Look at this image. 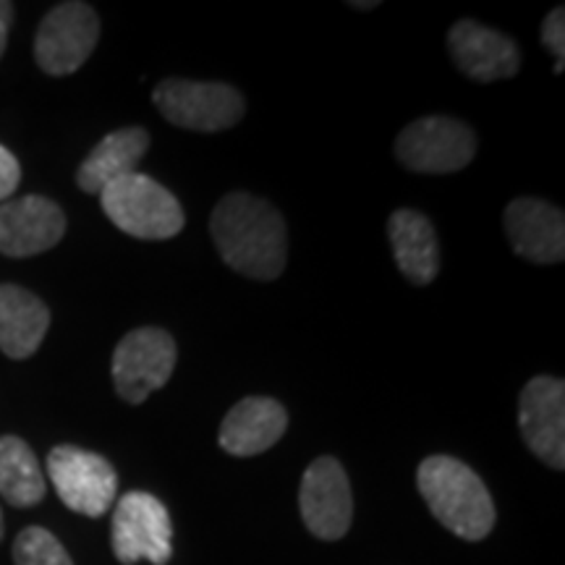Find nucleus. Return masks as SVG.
Instances as JSON below:
<instances>
[{
    "label": "nucleus",
    "mask_w": 565,
    "mask_h": 565,
    "mask_svg": "<svg viewBox=\"0 0 565 565\" xmlns=\"http://www.w3.org/2000/svg\"><path fill=\"white\" fill-rule=\"evenodd\" d=\"M210 233L231 270L252 280H275L286 270V221L267 200L233 192L215 204Z\"/></svg>",
    "instance_id": "obj_1"
},
{
    "label": "nucleus",
    "mask_w": 565,
    "mask_h": 565,
    "mask_svg": "<svg viewBox=\"0 0 565 565\" xmlns=\"http://www.w3.org/2000/svg\"><path fill=\"white\" fill-rule=\"evenodd\" d=\"M416 484L424 503L450 534L466 542H479L494 526V503L487 484L463 461L454 456L424 458L416 471Z\"/></svg>",
    "instance_id": "obj_2"
},
{
    "label": "nucleus",
    "mask_w": 565,
    "mask_h": 565,
    "mask_svg": "<svg viewBox=\"0 0 565 565\" xmlns=\"http://www.w3.org/2000/svg\"><path fill=\"white\" fill-rule=\"evenodd\" d=\"M100 202L110 223L134 238L166 242L183 231V207L162 183L150 175L129 173L100 192Z\"/></svg>",
    "instance_id": "obj_3"
},
{
    "label": "nucleus",
    "mask_w": 565,
    "mask_h": 565,
    "mask_svg": "<svg viewBox=\"0 0 565 565\" xmlns=\"http://www.w3.org/2000/svg\"><path fill=\"white\" fill-rule=\"evenodd\" d=\"M152 103L168 124L202 134L231 129L246 110L242 92L223 82L166 79L154 87Z\"/></svg>",
    "instance_id": "obj_4"
},
{
    "label": "nucleus",
    "mask_w": 565,
    "mask_h": 565,
    "mask_svg": "<svg viewBox=\"0 0 565 565\" xmlns=\"http://www.w3.org/2000/svg\"><path fill=\"white\" fill-rule=\"evenodd\" d=\"M47 477L74 513L100 519L116 503L118 475L108 458L76 445H58L47 456Z\"/></svg>",
    "instance_id": "obj_5"
},
{
    "label": "nucleus",
    "mask_w": 565,
    "mask_h": 565,
    "mask_svg": "<svg viewBox=\"0 0 565 565\" xmlns=\"http://www.w3.org/2000/svg\"><path fill=\"white\" fill-rule=\"evenodd\" d=\"M110 545L124 565L139 561L166 565L173 555L171 513L150 492H126L113 513Z\"/></svg>",
    "instance_id": "obj_6"
},
{
    "label": "nucleus",
    "mask_w": 565,
    "mask_h": 565,
    "mask_svg": "<svg viewBox=\"0 0 565 565\" xmlns=\"http://www.w3.org/2000/svg\"><path fill=\"white\" fill-rule=\"evenodd\" d=\"M395 154L414 173H456L475 160L477 134L458 118L427 116L398 134Z\"/></svg>",
    "instance_id": "obj_7"
},
{
    "label": "nucleus",
    "mask_w": 565,
    "mask_h": 565,
    "mask_svg": "<svg viewBox=\"0 0 565 565\" xmlns=\"http://www.w3.org/2000/svg\"><path fill=\"white\" fill-rule=\"evenodd\" d=\"M100 40V19L92 6L71 0L42 19L34 38L38 66L51 76H68L79 71Z\"/></svg>",
    "instance_id": "obj_8"
},
{
    "label": "nucleus",
    "mask_w": 565,
    "mask_h": 565,
    "mask_svg": "<svg viewBox=\"0 0 565 565\" xmlns=\"http://www.w3.org/2000/svg\"><path fill=\"white\" fill-rule=\"evenodd\" d=\"M175 366V341L162 328H137L116 345L113 383L124 401L145 404L147 395L166 387Z\"/></svg>",
    "instance_id": "obj_9"
},
{
    "label": "nucleus",
    "mask_w": 565,
    "mask_h": 565,
    "mask_svg": "<svg viewBox=\"0 0 565 565\" xmlns=\"http://www.w3.org/2000/svg\"><path fill=\"white\" fill-rule=\"evenodd\" d=\"M301 519L317 540L335 542L345 536L353 521L351 484L341 461L322 456L303 471L299 490Z\"/></svg>",
    "instance_id": "obj_10"
},
{
    "label": "nucleus",
    "mask_w": 565,
    "mask_h": 565,
    "mask_svg": "<svg viewBox=\"0 0 565 565\" xmlns=\"http://www.w3.org/2000/svg\"><path fill=\"white\" fill-rule=\"evenodd\" d=\"M519 427L529 450L553 469L565 466V383L540 374L519 398Z\"/></svg>",
    "instance_id": "obj_11"
},
{
    "label": "nucleus",
    "mask_w": 565,
    "mask_h": 565,
    "mask_svg": "<svg viewBox=\"0 0 565 565\" xmlns=\"http://www.w3.org/2000/svg\"><path fill=\"white\" fill-rule=\"evenodd\" d=\"M66 233V215L47 196H21L0 204V254L34 257L53 249Z\"/></svg>",
    "instance_id": "obj_12"
},
{
    "label": "nucleus",
    "mask_w": 565,
    "mask_h": 565,
    "mask_svg": "<svg viewBox=\"0 0 565 565\" xmlns=\"http://www.w3.org/2000/svg\"><path fill=\"white\" fill-rule=\"evenodd\" d=\"M450 58L475 82L513 79L519 74V45L503 32L490 30L475 19H461L448 32Z\"/></svg>",
    "instance_id": "obj_13"
},
{
    "label": "nucleus",
    "mask_w": 565,
    "mask_h": 565,
    "mask_svg": "<svg viewBox=\"0 0 565 565\" xmlns=\"http://www.w3.org/2000/svg\"><path fill=\"white\" fill-rule=\"evenodd\" d=\"M505 233L513 252L534 265H557L565 257V215L561 207L521 196L505 207Z\"/></svg>",
    "instance_id": "obj_14"
},
{
    "label": "nucleus",
    "mask_w": 565,
    "mask_h": 565,
    "mask_svg": "<svg viewBox=\"0 0 565 565\" xmlns=\"http://www.w3.org/2000/svg\"><path fill=\"white\" fill-rule=\"evenodd\" d=\"M288 427V414L280 401L267 395H249L231 408L221 424L217 443L225 454L252 458L270 450Z\"/></svg>",
    "instance_id": "obj_15"
},
{
    "label": "nucleus",
    "mask_w": 565,
    "mask_h": 565,
    "mask_svg": "<svg viewBox=\"0 0 565 565\" xmlns=\"http://www.w3.org/2000/svg\"><path fill=\"white\" fill-rule=\"evenodd\" d=\"M387 236L404 278L414 286H429L440 273V244L429 217L416 210H395Z\"/></svg>",
    "instance_id": "obj_16"
},
{
    "label": "nucleus",
    "mask_w": 565,
    "mask_h": 565,
    "mask_svg": "<svg viewBox=\"0 0 565 565\" xmlns=\"http://www.w3.org/2000/svg\"><path fill=\"white\" fill-rule=\"evenodd\" d=\"M150 150V134L141 126L110 131L100 145L92 150L76 171V183L82 192L100 194L113 181L137 173L139 160Z\"/></svg>",
    "instance_id": "obj_17"
},
{
    "label": "nucleus",
    "mask_w": 565,
    "mask_h": 565,
    "mask_svg": "<svg viewBox=\"0 0 565 565\" xmlns=\"http://www.w3.org/2000/svg\"><path fill=\"white\" fill-rule=\"evenodd\" d=\"M51 328V312L38 296L13 282H0V351L30 359Z\"/></svg>",
    "instance_id": "obj_18"
},
{
    "label": "nucleus",
    "mask_w": 565,
    "mask_h": 565,
    "mask_svg": "<svg viewBox=\"0 0 565 565\" xmlns=\"http://www.w3.org/2000/svg\"><path fill=\"white\" fill-rule=\"evenodd\" d=\"M0 494L17 508L38 505L45 498V475L21 437H0Z\"/></svg>",
    "instance_id": "obj_19"
},
{
    "label": "nucleus",
    "mask_w": 565,
    "mask_h": 565,
    "mask_svg": "<svg viewBox=\"0 0 565 565\" xmlns=\"http://www.w3.org/2000/svg\"><path fill=\"white\" fill-rule=\"evenodd\" d=\"M13 561L17 565H74L66 547L42 526H30L17 536Z\"/></svg>",
    "instance_id": "obj_20"
},
{
    "label": "nucleus",
    "mask_w": 565,
    "mask_h": 565,
    "mask_svg": "<svg viewBox=\"0 0 565 565\" xmlns=\"http://www.w3.org/2000/svg\"><path fill=\"white\" fill-rule=\"evenodd\" d=\"M542 42L550 51V55L555 58V74H563V63H565V9L557 6L547 13L545 24H542Z\"/></svg>",
    "instance_id": "obj_21"
},
{
    "label": "nucleus",
    "mask_w": 565,
    "mask_h": 565,
    "mask_svg": "<svg viewBox=\"0 0 565 565\" xmlns=\"http://www.w3.org/2000/svg\"><path fill=\"white\" fill-rule=\"evenodd\" d=\"M21 181V166L11 150L0 145V200H9Z\"/></svg>",
    "instance_id": "obj_22"
},
{
    "label": "nucleus",
    "mask_w": 565,
    "mask_h": 565,
    "mask_svg": "<svg viewBox=\"0 0 565 565\" xmlns=\"http://www.w3.org/2000/svg\"><path fill=\"white\" fill-rule=\"evenodd\" d=\"M11 19H13V6L11 3H3V0H0V24L9 26Z\"/></svg>",
    "instance_id": "obj_23"
},
{
    "label": "nucleus",
    "mask_w": 565,
    "mask_h": 565,
    "mask_svg": "<svg viewBox=\"0 0 565 565\" xmlns=\"http://www.w3.org/2000/svg\"><path fill=\"white\" fill-rule=\"evenodd\" d=\"M6 42H9V26L0 24V58H3L6 53Z\"/></svg>",
    "instance_id": "obj_24"
},
{
    "label": "nucleus",
    "mask_w": 565,
    "mask_h": 565,
    "mask_svg": "<svg viewBox=\"0 0 565 565\" xmlns=\"http://www.w3.org/2000/svg\"><path fill=\"white\" fill-rule=\"evenodd\" d=\"M377 0H366V3H351V9H359V11H372L377 9Z\"/></svg>",
    "instance_id": "obj_25"
},
{
    "label": "nucleus",
    "mask_w": 565,
    "mask_h": 565,
    "mask_svg": "<svg viewBox=\"0 0 565 565\" xmlns=\"http://www.w3.org/2000/svg\"><path fill=\"white\" fill-rule=\"evenodd\" d=\"M0 540H3V513H0Z\"/></svg>",
    "instance_id": "obj_26"
}]
</instances>
